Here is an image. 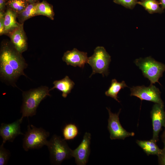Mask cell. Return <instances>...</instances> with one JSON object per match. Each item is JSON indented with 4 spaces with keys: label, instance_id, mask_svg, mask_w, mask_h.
Masks as SVG:
<instances>
[{
    "label": "cell",
    "instance_id": "cell-4",
    "mask_svg": "<svg viewBox=\"0 0 165 165\" xmlns=\"http://www.w3.org/2000/svg\"><path fill=\"white\" fill-rule=\"evenodd\" d=\"M134 62L141 70L144 76L149 80L151 85L156 82L160 85L158 81L165 71V64L156 61L151 57L137 59Z\"/></svg>",
    "mask_w": 165,
    "mask_h": 165
},
{
    "label": "cell",
    "instance_id": "cell-31",
    "mask_svg": "<svg viewBox=\"0 0 165 165\" xmlns=\"http://www.w3.org/2000/svg\"><path fill=\"white\" fill-rule=\"evenodd\" d=\"M141 0V1H143L144 0Z\"/></svg>",
    "mask_w": 165,
    "mask_h": 165
},
{
    "label": "cell",
    "instance_id": "cell-18",
    "mask_svg": "<svg viewBox=\"0 0 165 165\" xmlns=\"http://www.w3.org/2000/svg\"><path fill=\"white\" fill-rule=\"evenodd\" d=\"M38 2L29 4L23 11L17 14V18L20 23L24 24L27 20L38 16L37 5Z\"/></svg>",
    "mask_w": 165,
    "mask_h": 165
},
{
    "label": "cell",
    "instance_id": "cell-29",
    "mask_svg": "<svg viewBox=\"0 0 165 165\" xmlns=\"http://www.w3.org/2000/svg\"><path fill=\"white\" fill-rule=\"evenodd\" d=\"M29 4H32L38 2V0H25Z\"/></svg>",
    "mask_w": 165,
    "mask_h": 165
},
{
    "label": "cell",
    "instance_id": "cell-11",
    "mask_svg": "<svg viewBox=\"0 0 165 165\" xmlns=\"http://www.w3.org/2000/svg\"><path fill=\"white\" fill-rule=\"evenodd\" d=\"M22 121L20 118L10 123L1 124L0 135L2 138V144H4L7 141L12 142L18 135H24L20 130V124Z\"/></svg>",
    "mask_w": 165,
    "mask_h": 165
},
{
    "label": "cell",
    "instance_id": "cell-10",
    "mask_svg": "<svg viewBox=\"0 0 165 165\" xmlns=\"http://www.w3.org/2000/svg\"><path fill=\"white\" fill-rule=\"evenodd\" d=\"M153 128L152 139L157 142L159 140V134L163 127L165 125V112L164 105L156 103L151 112Z\"/></svg>",
    "mask_w": 165,
    "mask_h": 165
},
{
    "label": "cell",
    "instance_id": "cell-22",
    "mask_svg": "<svg viewBox=\"0 0 165 165\" xmlns=\"http://www.w3.org/2000/svg\"><path fill=\"white\" fill-rule=\"evenodd\" d=\"M63 134L65 140H69L74 139L79 134L77 127L74 124H67L63 129Z\"/></svg>",
    "mask_w": 165,
    "mask_h": 165
},
{
    "label": "cell",
    "instance_id": "cell-17",
    "mask_svg": "<svg viewBox=\"0 0 165 165\" xmlns=\"http://www.w3.org/2000/svg\"><path fill=\"white\" fill-rule=\"evenodd\" d=\"M127 87L128 86L124 81L119 82L116 79H113L112 80L111 85L108 90L105 92V94L106 96L113 98L120 102L118 99V94L121 89Z\"/></svg>",
    "mask_w": 165,
    "mask_h": 165
},
{
    "label": "cell",
    "instance_id": "cell-21",
    "mask_svg": "<svg viewBox=\"0 0 165 165\" xmlns=\"http://www.w3.org/2000/svg\"><path fill=\"white\" fill-rule=\"evenodd\" d=\"M29 4L25 0H8L6 7L18 14L23 11Z\"/></svg>",
    "mask_w": 165,
    "mask_h": 165
},
{
    "label": "cell",
    "instance_id": "cell-8",
    "mask_svg": "<svg viewBox=\"0 0 165 165\" xmlns=\"http://www.w3.org/2000/svg\"><path fill=\"white\" fill-rule=\"evenodd\" d=\"M130 96H136L141 101L146 100L164 105L159 89L153 84L148 87L144 85L133 86L130 88Z\"/></svg>",
    "mask_w": 165,
    "mask_h": 165
},
{
    "label": "cell",
    "instance_id": "cell-9",
    "mask_svg": "<svg viewBox=\"0 0 165 165\" xmlns=\"http://www.w3.org/2000/svg\"><path fill=\"white\" fill-rule=\"evenodd\" d=\"M91 134L86 132L83 139L79 146L72 150V156L75 158L78 165H85L87 163L90 153Z\"/></svg>",
    "mask_w": 165,
    "mask_h": 165
},
{
    "label": "cell",
    "instance_id": "cell-15",
    "mask_svg": "<svg viewBox=\"0 0 165 165\" xmlns=\"http://www.w3.org/2000/svg\"><path fill=\"white\" fill-rule=\"evenodd\" d=\"M53 84L54 86L49 89L50 90L57 89L62 92V96L64 98L66 97L71 92L75 84L74 82L68 76H66L62 79L55 81Z\"/></svg>",
    "mask_w": 165,
    "mask_h": 165
},
{
    "label": "cell",
    "instance_id": "cell-2",
    "mask_svg": "<svg viewBox=\"0 0 165 165\" xmlns=\"http://www.w3.org/2000/svg\"><path fill=\"white\" fill-rule=\"evenodd\" d=\"M49 87L41 86L22 92L23 102L20 113L21 118L32 116L36 115V109L41 102L47 96H50Z\"/></svg>",
    "mask_w": 165,
    "mask_h": 165
},
{
    "label": "cell",
    "instance_id": "cell-13",
    "mask_svg": "<svg viewBox=\"0 0 165 165\" xmlns=\"http://www.w3.org/2000/svg\"><path fill=\"white\" fill-rule=\"evenodd\" d=\"M7 35L15 48L20 53H22L27 50V39L24 28V24H21Z\"/></svg>",
    "mask_w": 165,
    "mask_h": 165
},
{
    "label": "cell",
    "instance_id": "cell-28",
    "mask_svg": "<svg viewBox=\"0 0 165 165\" xmlns=\"http://www.w3.org/2000/svg\"><path fill=\"white\" fill-rule=\"evenodd\" d=\"M160 4L163 9H165V0H160Z\"/></svg>",
    "mask_w": 165,
    "mask_h": 165
},
{
    "label": "cell",
    "instance_id": "cell-7",
    "mask_svg": "<svg viewBox=\"0 0 165 165\" xmlns=\"http://www.w3.org/2000/svg\"><path fill=\"white\" fill-rule=\"evenodd\" d=\"M106 108L109 114L108 128L110 134V138L111 140H124L127 137L134 135V132L127 131L120 124L119 116L121 109L117 113H113L111 112L110 108Z\"/></svg>",
    "mask_w": 165,
    "mask_h": 165
},
{
    "label": "cell",
    "instance_id": "cell-14",
    "mask_svg": "<svg viewBox=\"0 0 165 165\" xmlns=\"http://www.w3.org/2000/svg\"><path fill=\"white\" fill-rule=\"evenodd\" d=\"M17 16V14L16 13L6 8L4 19L5 35H7L21 24L16 20Z\"/></svg>",
    "mask_w": 165,
    "mask_h": 165
},
{
    "label": "cell",
    "instance_id": "cell-1",
    "mask_svg": "<svg viewBox=\"0 0 165 165\" xmlns=\"http://www.w3.org/2000/svg\"><path fill=\"white\" fill-rule=\"evenodd\" d=\"M21 54L11 42H2L0 52V77L13 86L20 75L26 76L24 70L28 64Z\"/></svg>",
    "mask_w": 165,
    "mask_h": 165
},
{
    "label": "cell",
    "instance_id": "cell-3",
    "mask_svg": "<svg viewBox=\"0 0 165 165\" xmlns=\"http://www.w3.org/2000/svg\"><path fill=\"white\" fill-rule=\"evenodd\" d=\"M50 153L51 162L60 164L64 160L72 157V150L64 139L54 135L46 145Z\"/></svg>",
    "mask_w": 165,
    "mask_h": 165
},
{
    "label": "cell",
    "instance_id": "cell-27",
    "mask_svg": "<svg viewBox=\"0 0 165 165\" xmlns=\"http://www.w3.org/2000/svg\"><path fill=\"white\" fill-rule=\"evenodd\" d=\"M8 0H0V11H5L6 3Z\"/></svg>",
    "mask_w": 165,
    "mask_h": 165
},
{
    "label": "cell",
    "instance_id": "cell-16",
    "mask_svg": "<svg viewBox=\"0 0 165 165\" xmlns=\"http://www.w3.org/2000/svg\"><path fill=\"white\" fill-rule=\"evenodd\" d=\"M156 142L152 139L148 141L137 140L136 141L137 144L148 156L156 155L158 156L161 153L162 149L159 148Z\"/></svg>",
    "mask_w": 165,
    "mask_h": 165
},
{
    "label": "cell",
    "instance_id": "cell-23",
    "mask_svg": "<svg viewBox=\"0 0 165 165\" xmlns=\"http://www.w3.org/2000/svg\"><path fill=\"white\" fill-rule=\"evenodd\" d=\"M4 145L0 146V165H6L10 156L9 152L4 148Z\"/></svg>",
    "mask_w": 165,
    "mask_h": 165
},
{
    "label": "cell",
    "instance_id": "cell-12",
    "mask_svg": "<svg viewBox=\"0 0 165 165\" xmlns=\"http://www.w3.org/2000/svg\"><path fill=\"white\" fill-rule=\"evenodd\" d=\"M88 58L86 52L80 51L74 48L65 52L62 59L67 65L83 68L85 64L87 63Z\"/></svg>",
    "mask_w": 165,
    "mask_h": 165
},
{
    "label": "cell",
    "instance_id": "cell-26",
    "mask_svg": "<svg viewBox=\"0 0 165 165\" xmlns=\"http://www.w3.org/2000/svg\"><path fill=\"white\" fill-rule=\"evenodd\" d=\"M158 156L159 164L165 165V147L162 149L161 153Z\"/></svg>",
    "mask_w": 165,
    "mask_h": 165
},
{
    "label": "cell",
    "instance_id": "cell-20",
    "mask_svg": "<svg viewBox=\"0 0 165 165\" xmlns=\"http://www.w3.org/2000/svg\"><path fill=\"white\" fill-rule=\"evenodd\" d=\"M138 4L143 6L149 13H161L163 9L160 6V3L156 0H144L138 2Z\"/></svg>",
    "mask_w": 165,
    "mask_h": 165
},
{
    "label": "cell",
    "instance_id": "cell-30",
    "mask_svg": "<svg viewBox=\"0 0 165 165\" xmlns=\"http://www.w3.org/2000/svg\"><path fill=\"white\" fill-rule=\"evenodd\" d=\"M164 127L165 128V125ZM162 137L163 141L164 143V147H165V129L162 135Z\"/></svg>",
    "mask_w": 165,
    "mask_h": 165
},
{
    "label": "cell",
    "instance_id": "cell-6",
    "mask_svg": "<svg viewBox=\"0 0 165 165\" xmlns=\"http://www.w3.org/2000/svg\"><path fill=\"white\" fill-rule=\"evenodd\" d=\"M111 61V56L103 46H98L94 50V54L88 58L87 63L92 67V73L90 76L96 73L101 74L103 76L108 75V67Z\"/></svg>",
    "mask_w": 165,
    "mask_h": 165
},
{
    "label": "cell",
    "instance_id": "cell-5",
    "mask_svg": "<svg viewBox=\"0 0 165 165\" xmlns=\"http://www.w3.org/2000/svg\"><path fill=\"white\" fill-rule=\"evenodd\" d=\"M23 139V147L26 151L29 150L40 148L46 145L49 132L42 128H37L32 125L28 126L27 131Z\"/></svg>",
    "mask_w": 165,
    "mask_h": 165
},
{
    "label": "cell",
    "instance_id": "cell-19",
    "mask_svg": "<svg viewBox=\"0 0 165 165\" xmlns=\"http://www.w3.org/2000/svg\"><path fill=\"white\" fill-rule=\"evenodd\" d=\"M37 11L38 15L45 16L51 20L54 19V13L53 6L46 1L43 0L38 2L37 5Z\"/></svg>",
    "mask_w": 165,
    "mask_h": 165
},
{
    "label": "cell",
    "instance_id": "cell-25",
    "mask_svg": "<svg viewBox=\"0 0 165 165\" xmlns=\"http://www.w3.org/2000/svg\"><path fill=\"white\" fill-rule=\"evenodd\" d=\"M5 11H0V35H5L4 19Z\"/></svg>",
    "mask_w": 165,
    "mask_h": 165
},
{
    "label": "cell",
    "instance_id": "cell-24",
    "mask_svg": "<svg viewBox=\"0 0 165 165\" xmlns=\"http://www.w3.org/2000/svg\"><path fill=\"white\" fill-rule=\"evenodd\" d=\"M114 2L129 9H133L137 3V0H113Z\"/></svg>",
    "mask_w": 165,
    "mask_h": 165
}]
</instances>
